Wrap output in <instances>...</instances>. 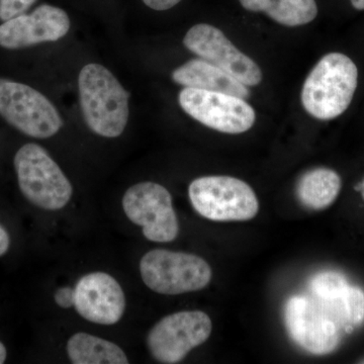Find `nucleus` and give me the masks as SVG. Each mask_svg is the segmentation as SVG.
<instances>
[{
  "label": "nucleus",
  "mask_w": 364,
  "mask_h": 364,
  "mask_svg": "<svg viewBox=\"0 0 364 364\" xmlns=\"http://www.w3.org/2000/svg\"><path fill=\"white\" fill-rule=\"evenodd\" d=\"M71 21L60 7L42 4L33 13L23 14L0 25V47L23 49L65 37Z\"/></svg>",
  "instance_id": "12"
},
{
  "label": "nucleus",
  "mask_w": 364,
  "mask_h": 364,
  "mask_svg": "<svg viewBox=\"0 0 364 364\" xmlns=\"http://www.w3.org/2000/svg\"><path fill=\"white\" fill-rule=\"evenodd\" d=\"M55 301L57 305L63 309H68L74 306V299H75V291L71 287H61L55 294Z\"/></svg>",
  "instance_id": "20"
},
{
  "label": "nucleus",
  "mask_w": 364,
  "mask_h": 364,
  "mask_svg": "<svg viewBox=\"0 0 364 364\" xmlns=\"http://www.w3.org/2000/svg\"><path fill=\"white\" fill-rule=\"evenodd\" d=\"M21 193L28 202L48 210H58L70 200L73 188L59 165L38 144H26L14 156Z\"/></svg>",
  "instance_id": "3"
},
{
  "label": "nucleus",
  "mask_w": 364,
  "mask_h": 364,
  "mask_svg": "<svg viewBox=\"0 0 364 364\" xmlns=\"http://www.w3.org/2000/svg\"><path fill=\"white\" fill-rule=\"evenodd\" d=\"M244 9L264 13L273 21L287 26L306 25L318 14L316 0H239Z\"/></svg>",
  "instance_id": "16"
},
{
  "label": "nucleus",
  "mask_w": 364,
  "mask_h": 364,
  "mask_svg": "<svg viewBox=\"0 0 364 364\" xmlns=\"http://www.w3.org/2000/svg\"><path fill=\"white\" fill-rule=\"evenodd\" d=\"M363 363H364V361H363Z\"/></svg>",
  "instance_id": "26"
},
{
  "label": "nucleus",
  "mask_w": 364,
  "mask_h": 364,
  "mask_svg": "<svg viewBox=\"0 0 364 364\" xmlns=\"http://www.w3.org/2000/svg\"><path fill=\"white\" fill-rule=\"evenodd\" d=\"M212 333V321L202 311H183L161 318L147 336L148 348L161 363H177Z\"/></svg>",
  "instance_id": "9"
},
{
  "label": "nucleus",
  "mask_w": 364,
  "mask_h": 364,
  "mask_svg": "<svg viewBox=\"0 0 364 364\" xmlns=\"http://www.w3.org/2000/svg\"><path fill=\"white\" fill-rule=\"evenodd\" d=\"M188 196L196 212L210 221H248L259 210L253 189L235 177H200L191 182Z\"/></svg>",
  "instance_id": "4"
},
{
  "label": "nucleus",
  "mask_w": 364,
  "mask_h": 364,
  "mask_svg": "<svg viewBox=\"0 0 364 364\" xmlns=\"http://www.w3.org/2000/svg\"><path fill=\"white\" fill-rule=\"evenodd\" d=\"M172 79L184 87L224 92L246 100L250 97L247 86L226 71L203 59L186 62L172 72Z\"/></svg>",
  "instance_id": "14"
},
{
  "label": "nucleus",
  "mask_w": 364,
  "mask_h": 364,
  "mask_svg": "<svg viewBox=\"0 0 364 364\" xmlns=\"http://www.w3.org/2000/svg\"><path fill=\"white\" fill-rule=\"evenodd\" d=\"M74 291L76 311L90 322L109 326L123 317L126 309L123 289L107 273H88L79 279Z\"/></svg>",
  "instance_id": "13"
},
{
  "label": "nucleus",
  "mask_w": 364,
  "mask_h": 364,
  "mask_svg": "<svg viewBox=\"0 0 364 364\" xmlns=\"http://www.w3.org/2000/svg\"><path fill=\"white\" fill-rule=\"evenodd\" d=\"M67 353L74 364L129 363L121 347L87 333H76L67 342Z\"/></svg>",
  "instance_id": "17"
},
{
  "label": "nucleus",
  "mask_w": 364,
  "mask_h": 364,
  "mask_svg": "<svg viewBox=\"0 0 364 364\" xmlns=\"http://www.w3.org/2000/svg\"><path fill=\"white\" fill-rule=\"evenodd\" d=\"M183 44L196 56L219 67L246 86L258 85L262 80L259 66L239 51L214 26H193L186 33Z\"/></svg>",
  "instance_id": "11"
},
{
  "label": "nucleus",
  "mask_w": 364,
  "mask_h": 364,
  "mask_svg": "<svg viewBox=\"0 0 364 364\" xmlns=\"http://www.w3.org/2000/svg\"><path fill=\"white\" fill-rule=\"evenodd\" d=\"M341 189V178L329 168H316L301 176L296 186L299 202L312 210L331 205Z\"/></svg>",
  "instance_id": "15"
},
{
  "label": "nucleus",
  "mask_w": 364,
  "mask_h": 364,
  "mask_svg": "<svg viewBox=\"0 0 364 364\" xmlns=\"http://www.w3.org/2000/svg\"><path fill=\"white\" fill-rule=\"evenodd\" d=\"M144 284L157 294H181L205 289L212 279L207 261L195 254L155 249L140 262Z\"/></svg>",
  "instance_id": "5"
},
{
  "label": "nucleus",
  "mask_w": 364,
  "mask_h": 364,
  "mask_svg": "<svg viewBox=\"0 0 364 364\" xmlns=\"http://www.w3.org/2000/svg\"><path fill=\"white\" fill-rule=\"evenodd\" d=\"M9 248V236L6 231V229H4L1 226H0V256L4 255L7 252Z\"/></svg>",
  "instance_id": "22"
},
{
  "label": "nucleus",
  "mask_w": 364,
  "mask_h": 364,
  "mask_svg": "<svg viewBox=\"0 0 364 364\" xmlns=\"http://www.w3.org/2000/svg\"><path fill=\"white\" fill-rule=\"evenodd\" d=\"M181 0H143L144 4L151 9L161 11H167L178 4Z\"/></svg>",
  "instance_id": "21"
},
{
  "label": "nucleus",
  "mask_w": 364,
  "mask_h": 364,
  "mask_svg": "<svg viewBox=\"0 0 364 364\" xmlns=\"http://www.w3.org/2000/svg\"><path fill=\"white\" fill-rule=\"evenodd\" d=\"M352 6L358 11H363L364 0H350Z\"/></svg>",
  "instance_id": "24"
},
{
  "label": "nucleus",
  "mask_w": 364,
  "mask_h": 364,
  "mask_svg": "<svg viewBox=\"0 0 364 364\" xmlns=\"http://www.w3.org/2000/svg\"><path fill=\"white\" fill-rule=\"evenodd\" d=\"M37 0H0V20L6 21L25 14Z\"/></svg>",
  "instance_id": "19"
},
{
  "label": "nucleus",
  "mask_w": 364,
  "mask_h": 364,
  "mask_svg": "<svg viewBox=\"0 0 364 364\" xmlns=\"http://www.w3.org/2000/svg\"><path fill=\"white\" fill-rule=\"evenodd\" d=\"M355 189L358 191H360L361 195H363V198L364 200V179H363V182H361V183L359 184V186H355Z\"/></svg>",
  "instance_id": "25"
},
{
  "label": "nucleus",
  "mask_w": 364,
  "mask_h": 364,
  "mask_svg": "<svg viewBox=\"0 0 364 364\" xmlns=\"http://www.w3.org/2000/svg\"><path fill=\"white\" fill-rule=\"evenodd\" d=\"M178 102L188 116L221 133H245L255 123L253 107L243 98L227 93L186 87Z\"/></svg>",
  "instance_id": "8"
},
{
  "label": "nucleus",
  "mask_w": 364,
  "mask_h": 364,
  "mask_svg": "<svg viewBox=\"0 0 364 364\" xmlns=\"http://www.w3.org/2000/svg\"><path fill=\"white\" fill-rule=\"evenodd\" d=\"M6 359V348L4 344L0 342V364H2Z\"/></svg>",
  "instance_id": "23"
},
{
  "label": "nucleus",
  "mask_w": 364,
  "mask_h": 364,
  "mask_svg": "<svg viewBox=\"0 0 364 364\" xmlns=\"http://www.w3.org/2000/svg\"><path fill=\"white\" fill-rule=\"evenodd\" d=\"M358 80V70L354 62L341 53H330L306 77L301 90V104L316 119H336L350 105Z\"/></svg>",
  "instance_id": "2"
},
{
  "label": "nucleus",
  "mask_w": 364,
  "mask_h": 364,
  "mask_svg": "<svg viewBox=\"0 0 364 364\" xmlns=\"http://www.w3.org/2000/svg\"><path fill=\"white\" fill-rule=\"evenodd\" d=\"M81 111L88 128L105 138L124 133L129 121V95L116 76L100 64H88L78 77Z\"/></svg>",
  "instance_id": "1"
},
{
  "label": "nucleus",
  "mask_w": 364,
  "mask_h": 364,
  "mask_svg": "<svg viewBox=\"0 0 364 364\" xmlns=\"http://www.w3.org/2000/svg\"><path fill=\"white\" fill-rule=\"evenodd\" d=\"M284 324L291 338L310 353L323 355L338 346L341 328L316 299H289L284 306Z\"/></svg>",
  "instance_id": "10"
},
{
  "label": "nucleus",
  "mask_w": 364,
  "mask_h": 364,
  "mask_svg": "<svg viewBox=\"0 0 364 364\" xmlns=\"http://www.w3.org/2000/svg\"><path fill=\"white\" fill-rule=\"evenodd\" d=\"M123 208L128 219L143 228L148 240L167 243L178 235L171 195L156 182H140L131 186L124 195Z\"/></svg>",
  "instance_id": "7"
},
{
  "label": "nucleus",
  "mask_w": 364,
  "mask_h": 364,
  "mask_svg": "<svg viewBox=\"0 0 364 364\" xmlns=\"http://www.w3.org/2000/svg\"><path fill=\"white\" fill-rule=\"evenodd\" d=\"M0 116L26 135L47 139L56 135L63 121L55 105L40 91L0 78Z\"/></svg>",
  "instance_id": "6"
},
{
  "label": "nucleus",
  "mask_w": 364,
  "mask_h": 364,
  "mask_svg": "<svg viewBox=\"0 0 364 364\" xmlns=\"http://www.w3.org/2000/svg\"><path fill=\"white\" fill-rule=\"evenodd\" d=\"M349 286L344 275L334 272L318 273L310 282L314 299L320 304L331 303L339 299Z\"/></svg>",
  "instance_id": "18"
}]
</instances>
